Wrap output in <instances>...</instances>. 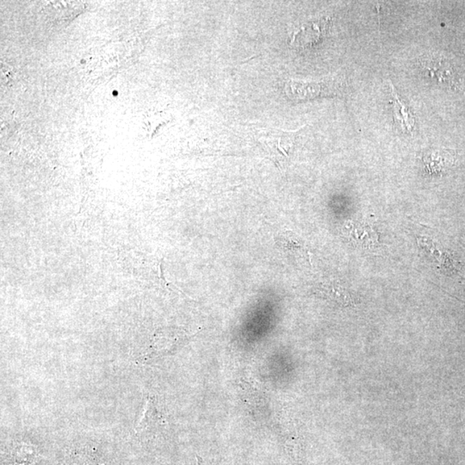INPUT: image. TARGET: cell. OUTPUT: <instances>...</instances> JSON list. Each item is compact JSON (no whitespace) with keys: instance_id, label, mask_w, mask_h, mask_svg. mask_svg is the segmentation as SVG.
Wrapping results in <instances>:
<instances>
[{"instance_id":"obj_3","label":"cell","mask_w":465,"mask_h":465,"mask_svg":"<svg viewBox=\"0 0 465 465\" xmlns=\"http://www.w3.org/2000/svg\"><path fill=\"white\" fill-rule=\"evenodd\" d=\"M343 235L357 247L372 249L379 245V235L372 223L364 220L349 222L344 228Z\"/></svg>"},{"instance_id":"obj_6","label":"cell","mask_w":465,"mask_h":465,"mask_svg":"<svg viewBox=\"0 0 465 465\" xmlns=\"http://www.w3.org/2000/svg\"><path fill=\"white\" fill-rule=\"evenodd\" d=\"M329 86L322 84H305V83L290 81L286 85V91L292 98H313L322 93H329Z\"/></svg>"},{"instance_id":"obj_4","label":"cell","mask_w":465,"mask_h":465,"mask_svg":"<svg viewBox=\"0 0 465 465\" xmlns=\"http://www.w3.org/2000/svg\"><path fill=\"white\" fill-rule=\"evenodd\" d=\"M390 103L393 106L394 127L400 133L411 134L414 131L415 119L412 112L402 101L399 95L394 89L392 82H389Z\"/></svg>"},{"instance_id":"obj_8","label":"cell","mask_w":465,"mask_h":465,"mask_svg":"<svg viewBox=\"0 0 465 465\" xmlns=\"http://www.w3.org/2000/svg\"><path fill=\"white\" fill-rule=\"evenodd\" d=\"M276 242L280 248L284 249L285 251H302L304 249V245H302L300 238H298L296 235L290 231L280 234L276 239Z\"/></svg>"},{"instance_id":"obj_5","label":"cell","mask_w":465,"mask_h":465,"mask_svg":"<svg viewBox=\"0 0 465 465\" xmlns=\"http://www.w3.org/2000/svg\"><path fill=\"white\" fill-rule=\"evenodd\" d=\"M427 171L434 174H441L454 165L455 156L448 150H436L423 157Z\"/></svg>"},{"instance_id":"obj_9","label":"cell","mask_w":465,"mask_h":465,"mask_svg":"<svg viewBox=\"0 0 465 465\" xmlns=\"http://www.w3.org/2000/svg\"><path fill=\"white\" fill-rule=\"evenodd\" d=\"M427 70H429L431 76L439 78V81L443 82H452L454 81V73H452L449 65L444 63L441 60L438 61H431L429 66H427Z\"/></svg>"},{"instance_id":"obj_2","label":"cell","mask_w":465,"mask_h":465,"mask_svg":"<svg viewBox=\"0 0 465 465\" xmlns=\"http://www.w3.org/2000/svg\"><path fill=\"white\" fill-rule=\"evenodd\" d=\"M329 27V19L322 18L307 21L295 29L290 44L295 48H307L319 43L326 35Z\"/></svg>"},{"instance_id":"obj_7","label":"cell","mask_w":465,"mask_h":465,"mask_svg":"<svg viewBox=\"0 0 465 465\" xmlns=\"http://www.w3.org/2000/svg\"><path fill=\"white\" fill-rule=\"evenodd\" d=\"M315 293L322 297L329 299V300L339 302V304L347 305L350 302L352 298L347 290L343 286L336 283H323L315 288Z\"/></svg>"},{"instance_id":"obj_1","label":"cell","mask_w":465,"mask_h":465,"mask_svg":"<svg viewBox=\"0 0 465 465\" xmlns=\"http://www.w3.org/2000/svg\"><path fill=\"white\" fill-rule=\"evenodd\" d=\"M296 132L282 130H265L260 133V143L262 145L265 153L272 158L277 164L281 165L289 157V150L295 142Z\"/></svg>"}]
</instances>
